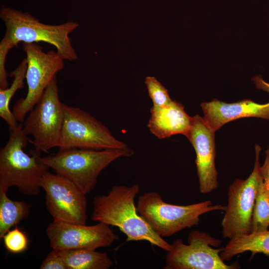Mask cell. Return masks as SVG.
Instances as JSON below:
<instances>
[{"instance_id": "25", "label": "cell", "mask_w": 269, "mask_h": 269, "mask_svg": "<svg viewBox=\"0 0 269 269\" xmlns=\"http://www.w3.org/2000/svg\"><path fill=\"white\" fill-rule=\"evenodd\" d=\"M256 88L269 93V83L266 82L260 76H256L252 78Z\"/></svg>"}, {"instance_id": "20", "label": "cell", "mask_w": 269, "mask_h": 269, "mask_svg": "<svg viewBox=\"0 0 269 269\" xmlns=\"http://www.w3.org/2000/svg\"><path fill=\"white\" fill-rule=\"evenodd\" d=\"M269 227V192L262 177L258 186L253 209L252 232L266 231Z\"/></svg>"}, {"instance_id": "1", "label": "cell", "mask_w": 269, "mask_h": 269, "mask_svg": "<svg viewBox=\"0 0 269 269\" xmlns=\"http://www.w3.org/2000/svg\"><path fill=\"white\" fill-rule=\"evenodd\" d=\"M0 16L5 26V32L0 42V89L8 87L5 69L6 56L10 49L21 42H44L54 46L57 53L64 60L78 59L69 36L78 26L75 21H67L58 25L41 22L28 12H22L3 7Z\"/></svg>"}, {"instance_id": "5", "label": "cell", "mask_w": 269, "mask_h": 269, "mask_svg": "<svg viewBox=\"0 0 269 269\" xmlns=\"http://www.w3.org/2000/svg\"><path fill=\"white\" fill-rule=\"evenodd\" d=\"M136 209L153 231L164 238L196 226L203 214L225 211L226 207L220 204L213 205L210 200L187 205L171 204L164 202L158 192L149 191L138 197Z\"/></svg>"}, {"instance_id": "6", "label": "cell", "mask_w": 269, "mask_h": 269, "mask_svg": "<svg viewBox=\"0 0 269 269\" xmlns=\"http://www.w3.org/2000/svg\"><path fill=\"white\" fill-rule=\"evenodd\" d=\"M64 113L63 124L57 145L59 150L129 148L125 142L115 137L106 126L88 112L64 104Z\"/></svg>"}, {"instance_id": "16", "label": "cell", "mask_w": 269, "mask_h": 269, "mask_svg": "<svg viewBox=\"0 0 269 269\" xmlns=\"http://www.w3.org/2000/svg\"><path fill=\"white\" fill-rule=\"evenodd\" d=\"M246 252H252V256L263 253L269 256V231L252 232L231 239L220 255L224 261H229Z\"/></svg>"}, {"instance_id": "24", "label": "cell", "mask_w": 269, "mask_h": 269, "mask_svg": "<svg viewBox=\"0 0 269 269\" xmlns=\"http://www.w3.org/2000/svg\"><path fill=\"white\" fill-rule=\"evenodd\" d=\"M266 158L261 172L266 188L269 192V147L266 151Z\"/></svg>"}, {"instance_id": "10", "label": "cell", "mask_w": 269, "mask_h": 269, "mask_svg": "<svg viewBox=\"0 0 269 269\" xmlns=\"http://www.w3.org/2000/svg\"><path fill=\"white\" fill-rule=\"evenodd\" d=\"M221 241L205 233L192 231L188 244L178 238L173 242L165 258V269H236L238 264L227 265L220 254L222 248L215 249Z\"/></svg>"}, {"instance_id": "3", "label": "cell", "mask_w": 269, "mask_h": 269, "mask_svg": "<svg viewBox=\"0 0 269 269\" xmlns=\"http://www.w3.org/2000/svg\"><path fill=\"white\" fill-rule=\"evenodd\" d=\"M9 133L7 143L0 149V192H7L14 186L25 195H38L49 167L41 160L40 150L35 149L30 155L24 151L29 139L21 123Z\"/></svg>"}, {"instance_id": "7", "label": "cell", "mask_w": 269, "mask_h": 269, "mask_svg": "<svg viewBox=\"0 0 269 269\" xmlns=\"http://www.w3.org/2000/svg\"><path fill=\"white\" fill-rule=\"evenodd\" d=\"M261 151V146L256 144L254 167L249 176L245 179H236L229 186L228 204L221 221L224 238L231 239L252 232L253 209L262 178Z\"/></svg>"}, {"instance_id": "11", "label": "cell", "mask_w": 269, "mask_h": 269, "mask_svg": "<svg viewBox=\"0 0 269 269\" xmlns=\"http://www.w3.org/2000/svg\"><path fill=\"white\" fill-rule=\"evenodd\" d=\"M46 209L53 220L86 224V195L74 183L58 174L47 171L41 182Z\"/></svg>"}, {"instance_id": "19", "label": "cell", "mask_w": 269, "mask_h": 269, "mask_svg": "<svg viewBox=\"0 0 269 269\" xmlns=\"http://www.w3.org/2000/svg\"><path fill=\"white\" fill-rule=\"evenodd\" d=\"M31 205L23 201H13L6 192H0V238L21 221L28 218Z\"/></svg>"}, {"instance_id": "18", "label": "cell", "mask_w": 269, "mask_h": 269, "mask_svg": "<svg viewBox=\"0 0 269 269\" xmlns=\"http://www.w3.org/2000/svg\"><path fill=\"white\" fill-rule=\"evenodd\" d=\"M27 68L26 58L23 59L17 67L9 74L13 77L9 87L0 89V117L7 124L9 132L15 129L18 126L15 116L9 108V103L16 91L23 88Z\"/></svg>"}, {"instance_id": "13", "label": "cell", "mask_w": 269, "mask_h": 269, "mask_svg": "<svg viewBox=\"0 0 269 269\" xmlns=\"http://www.w3.org/2000/svg\"><path fill=\"white\" fill-rule=\"evenodd\" d=\"M192 117V128L186 137L196 153L199 191L207 194L215 190L218 185L215 165L216 132L207 125L203 117L199 115Z\"/></svg>"}, {"instance_id": "8", "label": "cell", "mask_w": 269, "mask_h": 269, "mask_svg": "<svg viewBox=\"0 0 269 269\" xmlns=\"http://www.w3.org/2000/svg\"><path fill=\"white\" fill-rule=\"evenodd\" d=\"M64 105L59 99L55 77L23 124V131L33 137L29 141L35 149L47 152L57 147L64 121Z\"/></svg>"}, {"instance_id": "22", "label": "cell", "mask_w": 269, "mask_h": 269, "mask_svg": "<svg viewBox=\"0 0 269 269\" xmlns=\"http://www.w3.org/2000/svg\"><path fill=\"white\" fill-rule=\"evenodd\" d=\"M6 250L12 254H19L28 248V239L25 234L19 228L9 230L2 237Z\"/></svg>"}, {"instance_id": "17", "label": "cell", "mask_w": 269, "mask_h": 269, "mask_svg": "<svg viewBox=\"0 0 269 269\" xmlns=\"http://www.w3.org/2000/svg\"><path fill=\"white\" fill-rule=\"evenodd\" d=\"M57 251L67 269H109L114 265L107 253L97 252L96 250Z\"/></svg>"}, {"instance_id": "2", "label": "cell", "mask_w": 269, "mask_h": 269, "mask_svg": "<svg viewBox=\"0 0 269 269\" xmlns=\"http://www.w3.org/2000/svg\"><path fill=\"white\" fill-rule=\"evenodd\" d=\"M140 189L138 183L114 185L107 194L95 196L91 220L117 227L127 242L145 241L168 252L171 244L156 234L137 211L134 201Z\"/></svg>"}, {"instance_id": "14", "label": "cell", "mask_w": 269, "mask_h": 269, "mask_svg": "<svg viewBox=\"0 0 269 269\" xmlns=\"http://www.w3.org/2000/svg\"><path fill=\"white\" fill-rule=\"evenodd\" d=\"M207 125L217 131L225 124L237 119L256 117L269 120V102L261 104L250 99L227 103L216 99L201 104Z\"/></svg>"}, {"instance_id": "15", "label": "cell", "mask_w": 269, "mask_h": 269, "mask_svg": "<svg viewBox=\"0 0 269 269\" xmlns=\"http://www.w3.org/2000/svg\"><path fill=\"white\" fill-rule=\"evenodd\" d=\"M150 112L147 127L159 139L177 134L187 137L191 129L193 117L186 113L181 103L175 100L166 107L153 106Z\"/></svg>"}, {"instance_id": "23", "label": "cell", "mask_w": 269, "mask_h": 269, "mask_svg": "<svg viewBox=\"0 0 269 269\" xmlns=\"http://www.w3.org/2000/svg\"><path fill=\"white\" fill-rule=\"evenodd\" d=\"M40 269H67V267L58 251L52 249L42 262Z\"/></svg>"}, {"instance_id": "4", "label": "cell", "mask_w": 269, "mask_h": 269, "mask_svg": "<svg viewBox=\"0 0 269 269\" xmlns=\"http://www.w3.org/2000/svg\"><path fill=\"white\" fill-rule=\"evenodd\" d=\"M134 154L130 148L91 150L72 148L59 150L41 160L57 174L74 183L85 194L95 187L100 173L115 160Z\"/></svg>"}, {"instance_id": "21", "label": "cell", "mask_w": 269, "mask_h": 269, "mask_svg": "<svg viewBox=\"0 0 269 269\" xmlns=\"http://www.w3.org/2000/svg\"><path fill=\"white\" fill-rule=\"evenodd\" d=\"M149 96L153 106L166 107L169 106L173 100L170 97L167 90L153 76H147L145 79Z\"/></svg>"}, {"instance_id": "12", "label": "cell", "mask_w": 269, "mask_h": 269, "mask_svg": "<svg viewBox=\"0 0 269 269\" xmlns=\"http://www.w3.org/2000/svg\"><path fill=\"white\" fill-rule=\"evenodd\" d=\"M111 226L102 223L86 224L53 220L46 229L52 249L96 250L111 246L119 239Z\"/></svg>"}, {"instance_id": "9", "label": "cell", "mask_w": 269, "mask_h": 269, "mask_svg": "<svg viewBox=\"0 0 269 269\" xmlns=\"http://www.w3.org/2000/svg\"><path fill=\"white\" fill-rule=\"evenodd\" d=\"M22 47L27 61L25 79L28 91L25 98L16 102L12 111L17 122L21 123L39 101L56 74L64 66V59L56 51L45 52L36 43H23Z\"/></svg>"}]
</instances>
